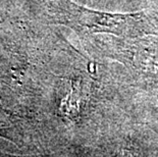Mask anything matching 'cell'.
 Wrapping results in <instances>:
<instances>
[{"mask_svg":"<svg viewBox=\"0 0 158 157\" xmlns=\"http://www.w3.org/2000/svg\"><path fill=\"white\" fill-rule=\"evenodd\" d=\"M134 15L122 14H108V13H99L92 11L90 19V25L92 29H108L110 32L117 31L118 34L127 28L129 24H133Z\"/></svg>","mask_w":158,"mask_h":157,"instance_id":"6da1fadb","label":"cell"}]
</instances>
